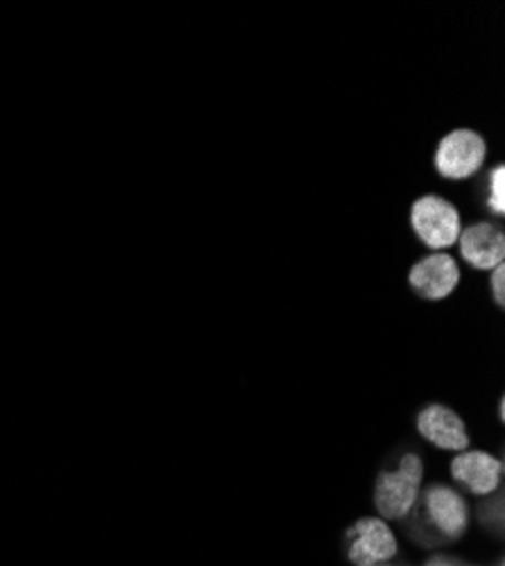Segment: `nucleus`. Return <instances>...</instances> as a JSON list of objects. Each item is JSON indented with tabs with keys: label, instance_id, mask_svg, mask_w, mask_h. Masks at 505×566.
Instances as JSON below:
<instances>
[{
	"label": "nucleus",
	"instance_id": "obj_6",
	"mask_svg": "<svg viewBox=\"0 0 505 566\" xmlns=\"http://www.w3.org/2000/svg\"><path fill=\"white\" fill-rule=\"evenodd\" d=\"M418 433L442 451H467L470 433L465 419L444 403H429L418 415Z\"/></svg>",
	"mask_w": 505,
	"mask_h": 566
},
{
	"label": "nucleus",
	"instance_id": "obj_10",
	"mask_svg": "<svg viewBox=\"0 0 505 566\" xmlns=\"http://www.w3.org/2000/svg\"><path fill=\"white\" fill-rule=\"evenodd\" d=\"M485 205L496 216L505 213V168H503V164H496L487 175Z\"/></svg>",
	"mask_w": 505,
	"mask_h": 566
},
{
	"label": "nucleus",
	"instance_id": "obj_4",
	"mask_svg": "<svg viewBox=\"0 0 505 566\" xmlns=\"http://www.w3.org/2000/svg\"><path fill=\"white\" fill-rule=\"evenodd\" d=\"M347 559L354 566L388 564L397 551V537L381 516H362L347 531Z\"/></svg>",
	"mask_w": 505,
	"mask_h": 566
},
{
	"label": "nucleus",
	"instance_id": "obj_3",
	"mask_svg": "<svg viewBox=\"0 0 505 566\" xmlns=\"http://www.w3.org/2000/svg\"><path fill=\"white\" fill-rule=\"evenodd\" d=\"M487 157V144L485 138L474 129H453L444 134V138L438 144L433 164L435 170L451 181L470 179L474 172L481 170Z\"/></svg>",
	"mask_w": 505,
	"mask_h": 566
},
{
	"label": "nucleus",
	"instance_id": "obj_9",
	"mask_svg": "<svg viewBox=\"0 0 505 566\" xmlns=\"http://www.w3.org/2000/svg\"><path fill=\"white\" fill-rule=\"evenodd\" d=\"M461 256L476 270H494L505 259V233L498 224L476 222L461 231Z\"/></svg>",
	"mask_w": 505,
	"mask_h": 566
},
{
	"label": "nucleus",
	"instance_id": "obj_11",
	"mask_svg": "<svg viewBox=\"0 0 505 566\" xmlns=\"http://www.w3.org/2000/svg\"><path fill=\"white\" fill-rule=\"evenodd\" d=\"M490 291H492L494 302L503 308V304H505V263H501V265H496V268L492 270Z\"/></svg>",
	"mask_w": 505,
	"mask_h": 566
},
{
	"label": "nucleus",
	"instance_id": "obj_2",
	"mask_svg": "<svg viewBox=\"0 0 505 566\" xmlns=\"http://www.w3.org/2000/svg\"><path fill=\"white\" fill-rule=\"evenodd\" d=\"M410 227L429 250L440 252L455 245L461 239L463 220L455 205L429 193L412 202Z\"/></svg>",
	"mask_w": 505,
	"mask_h": 566
},
{
	"label": "nucleus",
	"instance_id": "obj_12",
	"mask_svg": "<svg viewBox=\"0 0 505 566\" xmlns=\"http://www.w3.org/2000/svg\"><path fill=\"white\" fill-rule=\"evenodd\" d=\"M427 566H457L453 559H446V557H433L429 559Z\"/></svg>",
	"mask_w": 505,
	"mask_h": 566
},
{
	"label": "nucleus",
	"instance_id": "obj_5",
	"mask_svg": "<svg viewBox=\"0 0 505 566\" xmlns=\"http://www.w3.org/2000/svg\"><path fill=\"white\" fill-rule=\"evenodd\" d=\"M410 289L427 302L446 300L461 283V265L444 252H433L420 259L408 272Z\"/></svg>",
	"mask_w": 505,
	"mask_h": 566
},
{
	"label": "nucleus",
	"instance_id": "obj_13",
	"mask_svg": "<svg viewBox=\"0 0 505 566\" xmlns=\"http://www.w3.org/2000/svg\"><path fill=\"white\" fill-rule=\"evenodd\" d=\"M498 415H501V421H503L505 419V401L503 399L498 401Z\"/></svg>",
	"mask_w": 505,
	"mask_h": 566
},
{
	"label": "nucleus",
	"instance_id": "obj_14",
	"mask_svg": "<svg viewBox=\"0 0 505 566\" xmlns=\"http://www.w3.org/2000/svg\"><path fill=\"white\" fill-rule=\"evenodd\" d=\"M367 566H390V564H367Z\"/></svg>",
	"mask_w": 505,
	"mask_h": 566
},
{
	"label": "nucleus",
	"instance_id": "obj_7",
	"mask_svg": "<svg viewBox=\"0 0 505 566\" xmlns=\"http://www.w3.org/2000/svg\"><path fill=\"white\" fill-rule=\"evenodd\" d=\"M424 510L433 528L446 539H461L470 526L467 501L449 485H431L424 492Z\"/></svg>",
	"mask_w": 505,
	"mask_h": 566
},
{
	"label": "nucleus",
	"instance_id": "obj_1",
	"mask_svg": "<svg viewBox=\"0 0 505 566\" xmlns=\"http://www.w3.org/2000/svg\"><path fill=\"white\" fill-rule=\"evenodd\" d=\"M424 460L418 453H403L394 469L381 471L375 485V507L386 522H401L420 503Z\"/></svg>",
	"mask_w": 505,
	"mask_h": 566
},
{
	"label": "nucleus",
	"instance_id": "obj_8",
	"mask_svg": "<svg viewBox=\"0 0 505 566\" xmlns=\"http://www.w3.org/2000/svg\"><path fill=\"white\" fill-rule=\"evenodd\" d=\"M451 479L476 496H490L503 479V462L487 451L467 449L451 460Z\"/></svg>",
	"mask_w": 505,
	"mask_h": 566
}]
</instances>
